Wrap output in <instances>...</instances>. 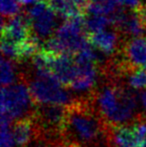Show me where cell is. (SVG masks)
I'll return each instance as SVG.
<instances>
[{"instance_id":"cell-1","label":"cell","mask_w":146,"mask_h":147,"mask_svg":"<svg viewBox=\"0 0 146 147\" xmlns=\"http://www.w3.org/2000/svg\"><path fill=\"white\" fill-rule=\"evenodd\" d=\"M109 127L96 112L91 99H76L67 106L63 142L71 147H111Z\"/></svg>"},{"instance_id":"cell-2","label":"cell","mask_w":146,"mask_h":147,"mask_svg":"<svg viewBox=\"0 0 146 147\" xmlns=\"http://www.w3.org/2000/svg\"><path fill=\"white\" fill-rule=\"evenodd\" d=\"M91 102L96 112L109 126L130 124L141 114L138 93L121 82L109 81L93 93Z\"/></svg>"},{"instance_id":"cell-3","label":"cell","mask_w":146,"mask_h":147,"mask_svg":"<svg viewBox=\"0 0 146 147\" xmlns=\"http://www.w3.org/2000/svg\"><path fill=\"white\" fill-rule=\"evenodd\" d=\"M89 43L83 15L66 19L55 34L41 45V50L54 55H76Z\"/></svg>"},{"instance_id":"cell-4","label":"cell","mask_w":146,"mask_h":147,"mask_svg":"<svg viewBox=\"0 0 146 147\" xmlns=\"http://www.w3.org/2000/svg\"><path fill=\"white\" fill-rule=\"evenodd\" d=\"M35 102L28 84L18 81L1 90V118L9 121L30 118L35 112Z\"/></svg>"},{"instance_id":"cell-5","label":"cell","mask_w":146,"mask_h":147,"mask_svg":"<svg viewBox=\"0 0 146 147\" xmlns=\"http://www.w3.org/2000/svg\"><path fill=\"white\" fill-rule=\"evenodd\" d=\"M35 104L69 106L76 98L67 88L52 75H34L28 82Z\"/></svg>"},{"instance_id":"cell-6","label":"cell","mask_w":146,"mask_h":147,"mask_svg":"<svg viewBox=\"0 0 146 147\" xmlns=\"http://www.w3.org/2000/svg\"><path fill=\"white\" fill-rule=\"evenodd\" d=\"M25 17L30 29L37 40L46 41L56 32L57 15L46 1H39L29 6L26 10Z\"/></svg>"},{"instance_id":"cell-7","label":"cell","mask_w":146,"mask_h":147,"mask_svg":"<svg viewBox=\"0 0 146 147\" xmlns=\"http://www.w3.org/2000/svg\"><path fill=\"white\" fill-rule=\"evenodd\" d=\"M111 147H145L146 116H141L130 124L109 127Z\"/></svg>"},{"instance_id":"cell-8","label":"cell","mask_w":146,"mask_h":147,"mask_svg":"<svg viewBox=\"0 0 146 147\" xmlns=\"http://www.w3.org/2000/svg\"><path fill=\"white\" fill-rule=\"evenodd\" d=\"M110 19L116 30L126 37H140L145 33L146 22L139 10L133 11L119 8Z\"/></svg>"},{"instance_id":"cell-9","label":"cell","mask_w":146,"mask_h":147,"mask_svg":"<svg viewBox=\"0 0 146 147\" xmlns=\"http://www.w3.org/2000/svg\"><path fill=\"white\" fill-rule=\"evenodd\" d=\"M49 71L60 83L69 86L77 73V65L72 55L50 54Z\"/></svg>"},{"instance_id":"cell-10","label":"cell","mask_w":146,"mask_h":147,"mask_svg":"<svg viewBox=\"0 0 146 147\" xmlns=\"http://www.w3.org/2000/svg\"><path fill=\"white\" fill-rule=\"evenodd\" d=\"M122 57L126 66L141 68L146 65V37H134L125 42L122 47Z\"/></svg>"},{"instance_id":"cell-11","label":"cell","mask_w":146,"mask_h":147,"mask_svg":"<svg viewBox=\"0 0 146 147\" xmlns=\"http://www.w3.org/2000/svg\"><path fill=\"white\" fill-rule=\"evenodd\" d=\"M120 33L117 30L106 29L88 35L90 44L106 56H112L117 53L120 47Z\"/></svg>"},{"instance_id":"cell-12","label":"cell","mask_w":146,"mask_h":147,"mask_svg":"<svg viewBox=\"0 0 146 147\" xmlns=\"http://www.w3.org/2000/svg\"><path fill=\"white\" fill-rule=\"evenodd\" d=\"M12 133L16 147H26L36 138L38 139V131L31 117L16 121L12 127Z\"/></svg>"},{"instance_id":"cell-13","label":"cell","mask_w":146,"mask_h":147,"mask_svg":"<svg viewBox=\"0 0 146 147\" xmlns=\"http://www.w3.org/2000/svg\"><path fill=\"white\" fill-rule=\"evenodd\" d=\"M118 6L116 0H89L86 12L88 15H103L111 18L118 11Z\"/></svg>"},{"instance_id":"cell-14","label":"cell","mask_w":146,"mask_h":147,"mask_svg":"<svg viewBox=\"0 0 146 147\" xmlns=\"http://www.w3.org/2000/svg\"><path fill=\"white\" fill-rule=\"evenodd\" d=\"M122 83L134 91L146 89V70L142 68H131L127 70L122 78Z\"/></svg>"},{"instance_id":"cell-15","label":"cell","mask_w":146,"mask_h":147,"mask_svg":"<svg viewBox=\"0 0 146 147\" xmlns=\"http://www.w3.org/2000/svg\"><path fill=\"white\" fill-rule=\"evenodd\" d=\"M1 84L2 87L9 86L16 83L19 76V71L17 69L15 61L2 56L1 59Z\"/></svg>"},{"instance_id":"cell-16","label":"cell","mask_w":146,"mask_h":147,"mask_svg":"<svg viewBox=\"0 0 146 147\" xmlns=\"http://www.w3.org/2000/svg\"><path fill=\"white\" fill-rule=\"evenodd\" d=\"M112 25L109 17L103 15H88L85 18V29L88 35L99 32Z\"/></svg>"},{"instance_id":"cell-17","label":"cell","mask_w":146,"mask_h":147,"mask_svg":"<svg viewBox=\"0 0 146 147\" xmlns=\"http://www.w3.org/2000/svg\"><path fill=\"white\" fill-rule=\"evenodd\" d=\"M19 0H1V14L2 17L11 18L18 15L20 11Z\"/></svg>"},{"instance_id":"cell-18","label":"cell","mask_w":146,"mask_h":147,"mask_svg":"<svg viewBox=\"0 0 146 147\" xmlns=\"http://www.w3.org/2000/svg\"><path fill=\"white\" fill-rule=\"evenodd\" d=\"M1 147H16L10 122L1 118Z\"/></svg>"},{"instance_id":"cell-19","label":"cell","mask_w":146,"mask_h":147,"mask_svg":"<svg viewBox=\"0 0 146 147\" xmlns=\"http://www.w3.org/2000/svg\"><path fill=\"white\" fill-rule=\"evenodd\" d=\"M121 8H126L128 10L136 11L141 7V0H116Z\"/></svg>"},{"instance_id":"cell-20","label":"cell","mask_w":146,"mask_h":147,"mask_svg":"<svg viewBox=\"0 0 146 147\" xmlns=\"http://www.w3.org/2000/svg\"><path fill=\"white\" fill-rule=\"evenodd\" d=\"M138 101L140 109L144 113H146V90L139 91L138 92Z\"/></svg>"},{"instance_id":"cell-21","label":"cell","mask_w":146,"mask_h":147,"mask_svg":"<svg viewBox=\"0 0 146 147\" xmlns=\"http://www.w3.org/2000/svg\"><path fill=\"white\" fill-rule=\"evenodd\" d=\"M139 12L143 16L145 22H146V0H141V7L139 9Z\"/></svg>"},{"instance_id":"cell-22","label":"cell","mask_w":146,"mask_h":147,"mask_svg":"<svg viewBox=\"0 0 146 147\" xmlns=\"http://www.w3.org/2000/svg\"><path fill=\"white\" fill-rule=\"evenodd\" d=\"M31 147H32V146H31ZM33 147H41V146H40V145H39V146H33Z\"/></svg>"},{"instance_id":"cell-23","label":"cell","mask_w":146,"mask_h":147,"mask_svg":"<svg viewBox=\"0 0 146 147\" xmlns=\"http://www.w3.org/2000/svg\"><path fill=\"white\" fill-rule=\"evenodd\" d=\"M144 69H145V70H146V65H145V66H144Z\"/></svg>"},{"instance_id":"cell-24","label":"cell","mask_w":146,"mask_h":147,"mask_svg":"<svg viewBox=\"0 0 146 147\" xmlns=\"http://www.w3.org/2000/svg\"><path fill=\"white\" fill-rule=\"evenodd\" d=\"M145 147H146V145H145Z\"/></svg>"}]
</instances>
